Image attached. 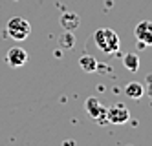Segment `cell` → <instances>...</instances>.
Segmentation results:
<instances>
[{
    "instance_id": "obj_1",
    "label": "cell",
    "mask_w": 152,
    "mask_h": 146,
    "mask_svg": "<svg viewBox=\"0 0 152 146\" xmlns=\"http://www.w3.org/2000/svg\"><path fill=\"white\" fill-rule=\"evenodd\" d=\"M94 42L97 49H101L106 55H112L119 49V37L117 33L110 28H99L94 33Z\"/></svg>"
},
{
    "instance_id": "obj_2",
    "label": "cell",
    "mask_w": 152,
    "mask_h": 146,
    "mask_svg": "<svg viewBox=\"0 0 152 146\" xmlns=\"http://www.w3.org/2000/svg\"><path fill=\"white\" fill-rule=\"evenodd\" d=\"M7 35L11 37L13 40H26L29 37V33H31V26H29V22L22 17H15L7 22Z\"/></svg>"
},
{
    "instance_id": "obj_3",
    "label": "cell",
    "mask_w": 152,
    "mask_h": 146,
    "mask_svg": "<svg viewBox=\"0 0 152 146\" xmlns=\"http://www.w3.org/2000/svg\"><path fill=\"white\" fill-rule=\"evenodd\" d=\"M130 119V111L123 106V104H114L112 108L106 110V122L112 124H125Z\"/></svg>"
},
{
    "instance_id": "obj_4",
    "label": "cell",
    "mask_w": 152,
    "mask_h": 146,
    "mask_svg": "<svg viewBox=\"0 0 152 146\" xmlns=\"http://www.w3.org/2000/svg\"><path fill=\"white\" fill-rule=\"evenodd\" d=\"M84 108H86V111H88V115H90L92 119H97V121H101V122L106 121V108H104L95 97L86 99Z\"/></svg>"
},
{
    "instance_id": "obj_5",
    "label": "cell",
    "mask_w": 152,
    "mask_h": 146,
    "mask_svg": "<svg viewBox=\"0 0 152 146\" xmlns=\"http://www.w3.org/2000/svg\"><path fill=\"white\" fill-rule=\"evenodd\" d=\"M134 35L143 46H152V22L150 20L139 22L134 29Z\"/></svg>"
},
{
    "instance_id": "obj_6",
    "label": "cell",
    "mask_w": 152,
    "mask_h": 146,
    "mask_svg": "<svg viewBox=\"0 0 152 146\" xmlns=\"http://www.w3.org/2000/svg\"><path fill=\"white\" fill-rule=\"evenodd\" d=\"M6 60H7V64L11 66V68H20V66H24V64L28 62V53H26L22 48L13 46L11 49L7 51Z\"/></svg>"
},
{
    "instance_id": "obj_7",
    "label": "cell",
    "mask_w": 152,
    "mask_h": 146,
    "mask_svg": "<svg viewBox=\"0 0 152 146\" xmlns=\"http://www.w3.org/2000/svg\"><path fill=\"white\" fill-rule=\"evenodd\" d=\"M61 26L66 31H75L81 26V18H79L77 13H64L61 17Z\"/></svg>"
},
{
    "instance_id": "obj_8",
    "label": "cell",
    "mask_w": 152,
    "mask_h": 146,
    "mask_svg": "<svg viewBox=\"0 0 152 146\" xmlns=\"http://www.w3.org/2000/svg\"><path fill=\"white\" fill-rule=\"evenodd\" d=\"M79 66L83 68L84 73H95L97 71V59L92 57V55H83V57L79 59Z\"/></svg>"
},
{
    "instance_id": "obj_9",
    "label": "cell",
    "mask_w": 152,
    "mask_h": 146,
    "mask_svg": "<svg viewBox=\"0 0 152 146\" xmlns=\"http://www.w3.org/2000/svg\"><path fill=\"white\" fill-rule=\"evenodd\" d=\"M125 93L130 99H141V97L145 95V88L141 86L139 82H128L126 88H125Z\"/></svg>"
},
{
    "instance_id": "obj_10",
    "label": "cell",
    "mask_w": 152,
    "mask_h": 146,
    "mask_svg": "<svg viewBox=\"0 0 152 146\" xmlns=\"http://www.w3.org/2000/svg\"><path fill=\"white\" fill-rule=\"evenodd\" d=\"M123 66H125L128 71L136 73L139 70V57H137L136 53H126L125 57H123Z\"/></svg>"
},
{
    "instance_id": "obj_11",
    "label": "cell",
    "mask_w": 152,
    "mask_h": 146,
    "mask_svg": "<svg viewBox=\"0 0 152 146\" xmlns=\"http://www.w3.org/2000/svg\"><path fill=\"white\" fill-rule=\"evenodd\" d=\"M59 44L64 48V49H72L75 46V37H73V31H66L64 29V33L59 37Z\"/></svg>"
},
{
    "instance_id": "obj_12",
    "label": "cell",
    "mask_w": 152,
    "mask_h": 146,
    "mask_svg": "<svg viewBox=\"0 0 152 146\" xmlns=\"http://www.w3.org/2000/svg\"><path fill=\"white\" fill-rule=\"evenodd\" d=\"M145 84H147V93L152 97V73H148V75H147V81H145Z\"/></svg>"
}]
</instances>
